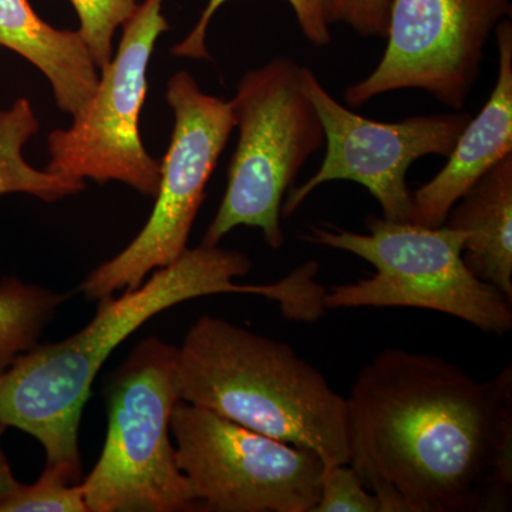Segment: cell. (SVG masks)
<instances>
[{
	"label": "cell",
	"mask_w": 512,
	"mask_h": 512,
	"mask_svg": "<svg viewBox=\"0 0 512 512\" xmlns=\"http://www.w3.org/2000/svg\"><path fill=\"white\" fill-rule=\"evenodd\" d=\"M350 466L382 512L505 511L512 369L478 382L443 357L386 349L346 397Z\"/></svg>",
	"instance_id": "cell-1"
},
{
	"label": "cell",
	"mask_w": 512,
	"mask_h": 512,
	"mask_svg": "<svg viewBox=\"0 0 512 512\" xmlns=\"http://www.w3.org/2000/svg\"><path fill=\"white\" fill-rule=\"evenodd\" d=\"M251 269L242 252L201 244L185 249L138 288L100 299L96 316L79 333L36 345L0 375V426L35 437L46 450V464L66 468L80 483V420L94 379L113 350L158 313L201 296L251 293L278 301V282H234Z\"/></svg>",
	"instance_id": "cell-2"
},
{
	"label": "cell",
	"mask_w": 512,
	"mask_h": 512,
	"mask_svg": "<svg viewBox=\"0 0 512 512\" xmlns=\"http://www.w3.org/2000/svg\"><path fill=\"white\" fill-rule=\"evenodd\" d=\"M178 399L306 448L325 467L350 463L346 397L292 346L201 316L177 348Z\"/></svg>",
	"instance_id": "cell-3"
},
{
	"label": "cell",
	"mask_w": 512,
	"mask_h": 512,
	"mask_svg": "<svg viewBox=\"0 0 512 512\" xmlns=\"http://www.w3.org/2000/svg\"><path fill=\"white\" fill-rule=\"evenodd\" d=\"M366 228L367 234H357L335 225H312L303 237L359 256L376 269L372 278L326 291V309H426L464 320L483 332H510L512 302L478 279L464 262L466 232L376 215L367 218Z\"/></svg>",
	"instance_id": "cell-4"
},
{
	"label": "cell",
	"mask_w": 512,
	"mask_h": 512,
	"mask_svg": "<svg viewBox=\"0 0 512 512\" xmlns=\"http://www.w3.org/2000/svg\"><path fill=\"white\" fill-rule=\"evenodd\" d=\"M177 348L143 340L106 389L109 429L82 484L90 512L201 511L170 440Z\"/></svg>",
	"instance_id": "cell-5"
},
{
	"label": "cell",
	"mask_w": 512,
	"mask_h": 512,
	"mask_svg": "<svg viewBox=\"0 0 512 512\" xmlns=\"http://www.w3.org/2000/svg\"><path fill=\"white\" fill-rule=\"evenodd\" d=\"M289 57L244 74L231 100L239 138L228 185L202 245L217 247L232 229L259 228L269 247L284 245L282 202L312 154L325 146L318 111Z\"/></svg>",
	"instance_id": "cell-6"
},
{
	"label": "cell",
	"mask_w": 512,
	"mask_h": 512,
	"mask_svg": "<svg viewBox=\"0 0 512 512\" xmlns=\"http://www.w3.org/2000/svg\"><path fill=\"white\" fill-rule=\"evenodd\" d=\"M165 99L174 130L161 161L156 205L137 237L84 279L80 291L89 299L136 289L150 272L184 254L205 188L235 128L231 101L202 92L190 73L168 80Z\"/></svg>",
	"instance_id": "cell-7"
},
{
	"label": "cell",
	"mask_w": 512,
	"mask_h": 512,
	"mask_svg": "<svg viewBox=\"0 0 512 512\" xmlns=\"http://www.w3.org/2000/svg\"><path fill=\"white\" fill-rule=\"evenodd\" d=\"M177 466L201 511L312 512L322 458L178 400L170 423Z\"/></svg>",
	"instance_id": "cell-8"
},
{
	"label": "cell",
	"mask_w": 512,
	"mask_h": 512,
	"mask_svg": "<svg viewBox=\"0 0 512 512\" xmlns=\"http://www.w3.org/2000/svg\"><path fill=\"white\" fill-rule=\"evenodd\" d=\"M164 0H143L124 23L117 55L100 70L92 99L72 126L47 137V171L99 184L119 181L156 197L161 163L148 154L140 134L147 70L158 37L170 29Z\"/></svg>",
	"instance_id": "cell-9"
},
{
	"label": "cell",
	"mask_w": 512,
	"mask_h": 512,
	"mask_svg": "<svg viewBox=\"0 0 512 512\" xmlns=\"http://www.w3.org/2000/svg\"><path fill=\"white\" fill-rule=\"evenodd\" d=\"M510 0H393L386 52L375 70L345 92L349 106L421 89L461 111L478 76L484 49Z\"/></svg>",
	"instance_id": "cell-10"
},
{
	"label": "cell",
	"mask_w": 512,
	"mask_h": 512,
	"mask_svg": "<svg viewBox=\"0 0 512 512\" xmlns=\"http://www.w3.org/2000/svg\"><path fill=\"white\" fill-rule=\"evenodd\" d=\"M301 82L322 121L326 154L318 173L288 191L282 217H291L320 185L348 180L376 198L386 220L412 222V192L406 181L410 165L421 157L450 156L470 114L457 111L380 123L342 106L308 67H302Z\"/></svg>",
	"instance_id": "cell-11"
},
{
	"label": "cell",
	"mask_w": 512,
	"mask_h": 512,
	"mask_svg": "<svg viewBox=\"0 0 512 512\" xmlns=\"http://www.w3.org/2000/svg\"><path fill=\"white\" fill-rule=\"evenodd\" d=\"M498 77L480 114L464 128L448 163L429 183L412 192V222L436 228L451 208L488 170L512 154V25L501 20L495 28Z\"/></svg>",
	"instance_id": "cell-12"
},
{
	"label": "cell",
	"mask_w": 512,
	"mask_h": 512,
	"mask_svg": "<svg viewBox=\"0 0 512 512\" xmlns=\"http://www.w3.org/2000/svg\"><path fill=\"white\" fill-rule=\"evenodd\" d=\"M0 46L45 74L64 113L74 117L92 99L100 74L82 36L53 28L29 0H0Z\"/></svg>",
	"instance_id": "cell-13"
},
{
	"label": "cell",
	"mask_w": 512,
	"mask_h": 512,
	"mask_svg": "<svg viewBox=\"0 0 512 512\" xmlns=\"http://www.w3.org/2000/svg\"><path fill=\"white\" fill-rule=\"evenodd\" d=\"M443 225L466 232L464 262L512 302V154L456 202Z\"/></svg>",
	"instance_id": "cell-14"
},
{
	"label": "cell",
	"mask_w": 512,
	"mask_h": 512,
	"mask_svg": "<svg viewBox=\"0 0 512 512\" xmlns=\"http://www.w3.org/2000/svg\"><path fill=\"white\" fill-rule=\"evenodd\" d=\"M39 127V119L26 97H19L8 109L0 110V197L29 194L53 202L86 188V181L40 171L28 163L23 148Z\"/></svg>",
	"instance_id": "cell-15"
},
{
	"label": "cell",
	"mask_w": 512,
	"mask_h": 512,
	"mask_svg": "<svg viewBox=\"0 0 512 512\" xmlns=\"http://www.w3.org/2000/svg\"><path fill=\"white\" fill-rule=\"evenodd\" d=\"M66 295L18 278L0 282V375L35 348Z\"/></svg>",
	"instance_id": "cell-16"
},
{
	"label": "cell",
	"mask_w": 512,
	"mask_h": 512,
	"mask_svg": "<svg viewBox=\"0 0 512 512\" xmlns=\"http://www.w3.org/2000/svg\"><path fill=\"white\" fill-rule=\"evenodd\" d=\"M227 2L228 0H208L194 28L171 49V53L188 59L210 60L211 55L207 49L208 28L217 10ZM288 3L295 12L303 36L316 47L328 46L332 40V0H288Z\"/></svg>",
	"instance_id": "cell-17"
},
{
	"label": "cell",
	"mask_w": 512,
	"mask_h": 512,
	"mask_svg": "<svg viewBox=\"0 0 512 512\" xmlns=\"http://www.w3.org/2000/svg\"><path fill=\"white\" fill-rule=\"evenodd\" d=\"M0 512H90L82 484L66 468L46 464L35 484H16L0 500Z\"/></svg>",
	"instance_id": "cell-18"
},
{
	"label": "cell",
	"mask_w": 512,
	"mask_h": 512,
	"mask_svg": "<svg viewBox=\"0 0 512 512\" xmlns=\"http://www.w3.org/2000/svg\"><path fill=\"white\" fill-rule=\"evenodd\" d=\"M80 20V33L93 62L101 70L113 59L116 30L136 12L143 0H70Z\"/></svg>",
	"instance_id": "cell-19"
},
{
	"label": "cell",
	"mask_w": 512,
	"mask_h": 512,
	"mask_svg": "<svg viewBox=\"0 0 512 512\" xmlns=\"http://www.w3.org/2000/svg\"><path fill=\"white\" fill-rule=\"evenodd\" d=\"M312 512H382L376 495L350 464L325 467Z\"/></svg>",
	"instance_id": "cell-20"
},
{
	"label": "cell",
	"mask_w": 512,
	"mask_h": 512,
	"mask_svg": "<svg viewBox=\"0 0 512 512\" xmlns=\"http://www.w3.org/2000/svg\"><path fill=\"white\" fill-rule=\"evenodd\" d=\"M393 0H332L333 23L342 22L363 37H386Z\"/></svg>",
	"instance_id": "cell-21"
},
{
	"label": "cell",
	"mask_w": 512,
	"mask_h": 512,
	"mask_svg": "<svg viewBox=\"0 0 512 512\" xmlns=\"http://www.w3.org/2000/svg\"><path fill=\"white\" fill-rule=\"evenodd\" d=\"M5 430V427L0 426V436H2ZM16 484H18V481H16L12 470H10L8 458H6L5 453H3L2 448H0V500H2L5 495H8Z\"/></svg>",
	"instance_id": "cell-22"
}]
</instances>
